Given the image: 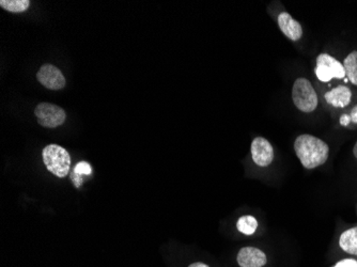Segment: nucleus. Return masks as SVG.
Returning a JSON list of instances; mask_svg holds the SVG:
<instances>
[{
  "instance_id": "obj_1",
  "label": "nucleus",
  "mask_w": 357,
  "mask_h": 267,
  "mask_svg": "<svg viewBox=\"0 0 357 267\" xmlns=\"http://www.w3.org/2000/svg\"><path fill=\"white\" fill-rule=\"evenodd\" d=\"M294 151L305 169H316L328 162L330 146L324 140L310 134H302L294 142Z\"/></svg>"
},
{
  "instance_id": "obj_2",
  "label": "nucleus",
  "mask_w": 357,
  "mask_h": 267,
  "mask_svg": "<svg viewBox=\"0 0 357 267\" xmlns=\"http://www.w3.org/2000/svg\"><path fill=\"white\" fill-rule=\"evenodd\" d=\"M294 106L304 114H312L319 106V96L310 79L296 78L292 87Z\"/></svg>"
},
{
  "instance_id": "obj_3",
  "label": "nucleus",
  "mask_w": 357,
  "mask_h": 267,
  "mask_svg": "<svg viewBox=\"0 0 357 267\" xmlns=\"http://www.w3.org/2000/svg\"><path fill=\"white\" fill-rule=\"evenodd\" d=\"M43 162L48 171L58 178H64L70 172L71 158L69 152L58 144H48L42 152Z\"/></svg>"
},
{
  "instance_id": "obj_4",
  "label": "nucleus",
  "mask_w": 357,
  "mask_h": 267,
  "mask_svg": "<svg viewBox=\"0 0 357 267\" xmlns=\"http://www.w3.org/2000/svg\"><path fill=\"white\" fill-rule=\"evenodd\" d=\"M314 73L321 82L328 84L333 79H344L347 77L342 62L330 54L323 53L317 57Z\"/></svg>"
},
{
  "instance_id": "obj_5",
  "label": "nucleus",
  "mask_w": 357,
  "mask_h": 267,
  "mask_svg": "<svg viewBox=\"0 0 357 267\" xmlns=\"http://www.w3.org/2000/svg\"><path fill=\"white\" fill-rule=\"evenodd\" d=\"M38 123L44 128H55L62 125L67 119V114L59 106L51 103H41L36 107Z\"/></svg>"
},
{
  "instance_id": "obj_6",
  "label": "nucleus",
  "mask_w": 357,
  "mask_h": 267,
  "mask_svg": "<svg viewBox=\"0 0 357 267\" xmlns=\"http://www.w3.org/2000/svg\"><path fill=\"white\" fill-rule=\"evenodd\" d=\"M37 79L41 85L50 90L63 89L67 82L62 72L53 64L41 66L37 74Z\"/></svg>"
},
{
  "instance_id": "obj_7",
  "label": "nucleus",
  "mask_w": 357,
  "mask_h": 267,
  "mask_svg": "<svg viewBox=\"0 0 357 267\" xmlns=\"http://www.w3.org/2000/svg\"><path fill=\"white\" fill-rule=\"evenodd\" d=\"M252 160L259 167H268L274 160V148L268 139L256 137L250 146Z\"/></svg>"
},
{
  "instance_id": "obj_8",
  "label": "nucleus",
  "mask_w": 357,
  "mask_h": 267,
  "mask_svg": "<svg viewBox=\"0 0 357 267\" xmlns=\"http://www.w3.org/2000/svg\"><path fill=\"white\" fill-rule=\"evenodd\" d=\"M324 100L328 105L337 109H344L352 103L353 92L346 85L335 86L324 94Z\"/></svg>"
},
{
  "instance_id": "obj_9",
  "label": "nucleus",
  "mask_w": 357,
  "mask_h": 267,
  "mask_svg": "<svg viewBox=\"0 0 357 267\" xmlns=\"http://www.w3.org/2000/svg\"><path fill=\"white\" fill-rule=\"evenodd\" d=\"M236 260L241 267H264L268 262L266 254L255 247H244L241 249Z\"/></svg>"
},
{
  "instance_id": "obj_10",
  "label": "nucleus",
  "mask_w": 357,
  "mask_h": 267,
  "mask_svg": "<svg viewBox=\"0 0 357 267\" xmlns=\"http://www.w3.org/2000/svg\"><path fill=\"white\" fill-rule=\"evenodd\" d=\"M278 24L282 33L291 41H298L303 37L304 30L300 22L294 20L288 12H282L278 15Z\"/></svg>"
},
{
  "instance_id": "obj_11",
  "label": "nucleus",
  "mask_w": 357,
  "mask_h": 267,
  "mask_svg": "<svg viewBox=\"0 0 357 267\" xmlns=\"http://www.w3.org/2000/svg\"><path fill=\"white\" fill-rule=\"evenodd\" d=\"M339 246L347 254L357 257V227L348 229L339 238Z\"/></svg>"
},
{
  "instance_id": "obj_12",
  "label": "nucleus",
  "mask_w": 357,
  "mask_h": 267,
  "mask_svg": "<svg viewBox=\"0 0 357 267\" xmlns=\"http://www.w3.org/2000/svg\"><path fill=\"white\" fill-rule=\"evenodd\" d=\"M344 71H346L347 78L353 86L357 87V51L351 52L344 62Z\"/></svg>"
},
{
  "instance_id": "obj_13",
  "label": "nucleus",
  "mask_w": 357,
  "mask_h": 267,
  "mask_svg": "<svg viewBox=\"0 0 357 267\" xmlns=\"http://www.w3.org/2000/svg\"><path fill=\"white\" fill-rule=\"evenodd\" d=\"M238 230L240 231L245 236H252L256 232L257 228H258V222L254 216L250 215H245V216L241 217L240 220H238Z\"/></svg>"
},
{
  "instance_id": "obj_14",
  "label": "nucleus",
  "mask_w": 357,
  "mask_h": 267,
  "mask_svg": "<svg viewBox=\"0 0 357 267\" xmlns=\"http://www.w3.org/2000/svg\"><path fill=\"white\" fill-rule=\"evenodd\" d=\"M29 6V0H0V7L11 13L25 12Z\"/></svg>"
},
{
  "instance_id": "obj_15",
  "label": "nucleus",
  "mask_w": 357,
  "mask_h": 267,
  "mask_svg": "<svg viewBox=\"0 0 357 267\" xmlns=\"http://www.w3.org/2000/svg\"><path fill=\"white\" fill-rule=\"evenodd\" d=\"M339 123L346 128L350 125H357V103L354 104L348 112H344L340 116Z\"/></svg>"
},
{
  "instance_id": "obj_16",
  "label": "nucleus",
  "mask_w": 357,
  "mask_h": 267,
  "mask_svg": "<svg viewBox=\"0 0 357 267\" xmlns=\"http://www.w3.org/2000/svg\"><path fill=\"white\" fill-rule=\"evenodd\" d=\"M74 174H78V176H90L92 174V168L90 166L89 162H80L76 165L75 168L73 170Z\"/></svg>"
},
{
  "instance_id": "obj_17",
  "label": "nucleus",
  "mask_w": 357,
  "mask_h": 267,
  "mask_svg": "<svg viewBox=\"0 0 357 267\" xmlns=\"http://www.w3.org/2000/svg\"><path fill=\"white\" fill-rule=\"evenodd\" d=\"M334 267H357V261L354 259H344L337 263Z\"/></svg>"
},
{
  "instance_id": "obj_18",
  "label": "nucleus",
  "mask_w": 357,
  "mask_h": 267,
  "mask_svg": "<svg viewBox=\"0 0 357 267\" xmlns=\"http://www.w3.org/2000/svg\"><path fill=\"white\" fill-rule=\"evenodd\" d=\"M71 178L72 181H73L74 186H75V188H80V185L83 184V178L78 176V174H74V172H72Z\"/></svg>"
},
{
  "instance_id": "obj_19",
  "label": "nucleus",
  "mask_w": 357,
  "mask_h": 267,
  "mask_svg": "<svg viewBox=\"0 0 357 267\" xmlns=\"http://www.w3.org/2000/svg\"><path fill=\"white\" fill-rule=\"evenodd\" d=\"M188 267H208V265L204 264V263L202 262H197V263H192V265H190Z\"/></svg>"
},
{
  "instance_id": "obj_20",
  "label": "nucleus",
  "mask_w": 357,
  "mask_h": 267,
  "mask_svg": "<svg viewBox=\"0 0 357 267\" xmlns=\"http://www.w3.org/2000/svg\"><path fill=\"white\" fill-rule=\"evenodd\" d=\"M353 155L357 160V140L355 142L354 146H353Z\"/></svg>"
}]
</instances>
